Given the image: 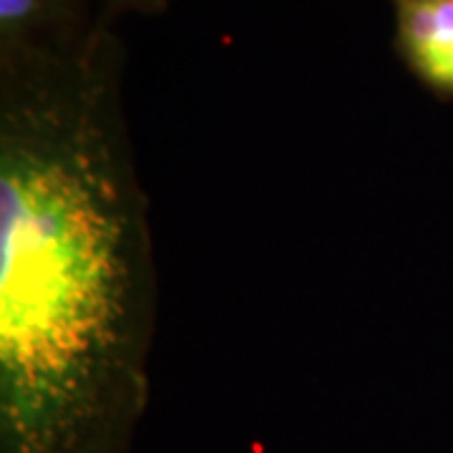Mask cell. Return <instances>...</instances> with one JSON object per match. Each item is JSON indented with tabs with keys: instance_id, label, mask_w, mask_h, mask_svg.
Wrapping results in <instances>:
<instances>
[{
	"instance_id": "6da1fadb",
	"label": "cell",
	"mask_w": 453,
	"mask_h": 453,
	"mask_svg": "<svg viewBox=\"0 0 453 453\" xmlns=\"http://www.w3.org/2000/svg\"><path fill=\"white\" fill-rule=\"evenodd\" d=\"M0 71V453H127L157 259L113 41Z\"/></svg>"
},
{
	"instance_id": "277c9868",
	"label": "cell",
	"mask_w": 453,
	"mask_h": 453,
	"mask_svg": "<svg viewBox=\"0 0 453 453\" xmlns=\"http://www.w3.org/2000/svg\"><path fill=\"white\" fill-rule=\"evenodd\" d=\"M166 0H111L113 8H121V11H142V13H154L164 8Z\"/></svg>"
},
{
	"instance_id": "3957f363",
	"label": "cell",
	"mask_w": 453,
	"mask_h": 453,
	"mask_svg": "<svg viewBox=\"0 0 453 453\" xmlns=\"http://www.w3.org/2000/svg\"><path fill=\"white\" fill-rule=\"evenodd\" d=\"M395 50L438 96L453 98V0H393Z\"/></svg>"
},
{
	"instance_id": "7a4b0ae2",
	"label": "cell",
	"mask_w": 453,
	"mask_h": 453,
	"mask_svg": "<svg viewBox=\"0 0 453 453\" xmlns=\"http://www.w3.org/2000/svg\"><path fill=\"white\" fill-rule=\"evenodd\" d=\"M96 31L83 0H0V64L76 49Z\"/></svg>"
}]
</instances>
